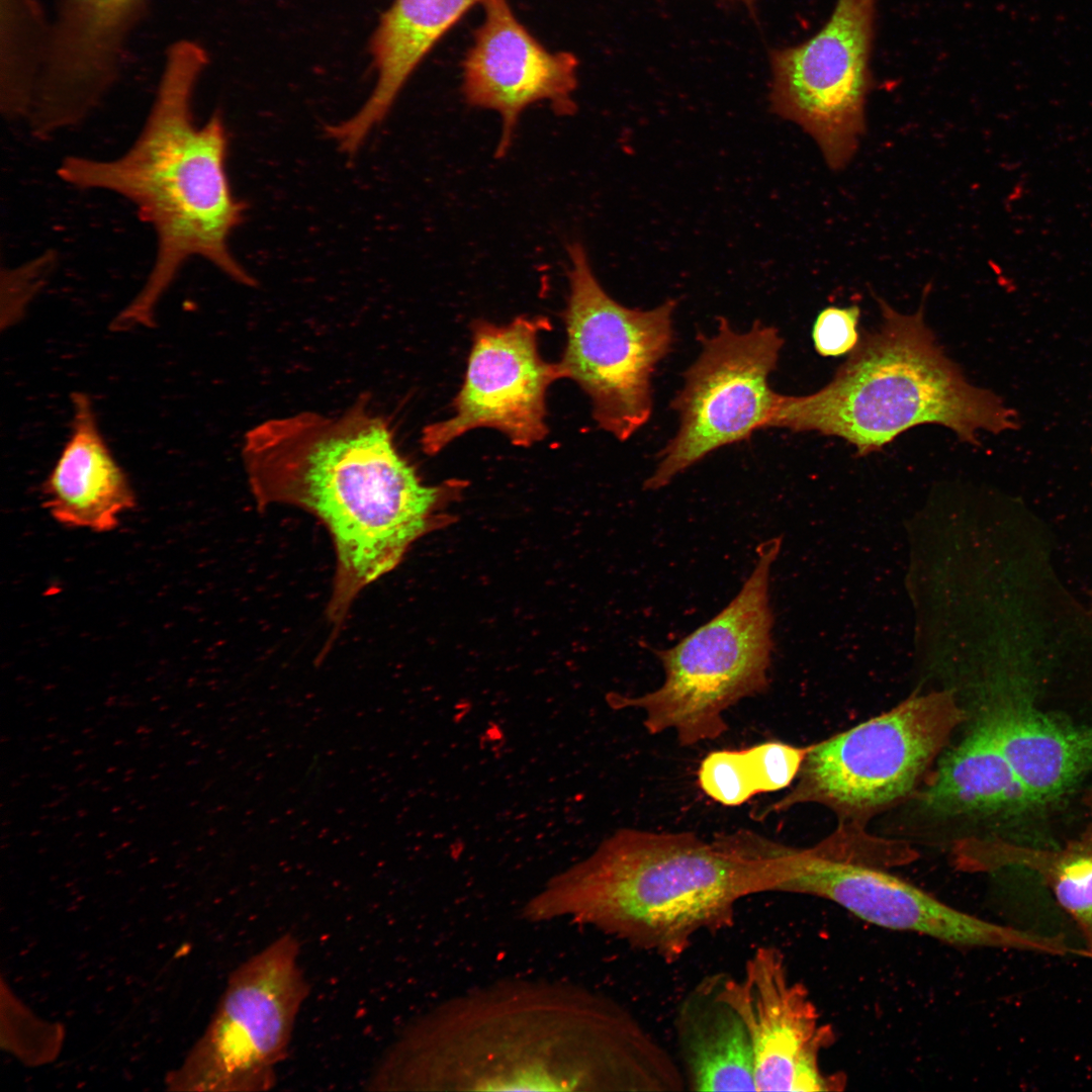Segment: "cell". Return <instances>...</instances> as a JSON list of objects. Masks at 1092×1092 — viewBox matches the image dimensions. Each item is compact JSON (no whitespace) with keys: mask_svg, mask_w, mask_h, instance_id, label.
I'll use <instances>...</instances> for the list:
<instances>
[{"mask_svg":"<svg viewBox=\"0 0 1092 1092\" xmlns=\"http://www.w3.org/2000/svg\"><path fill=\"white\" fill-rule=\"evenodd\" d=\"M380 1091L681 1092L678 1064L615 998L510 977L413 1019L370 1076Z\"/></svg>","mask_w":1092,"mask_h":1092,"instance_id":"6da1fadb","label":"cell"},{"mask_svg":"<svg viewBox=\"0 0 1092 1092\" xmlns=\"http://www.w3.org/2000/svg\"><path fill=\"white\" fill-rule=\"evenodd\" d=\"M242 455L260 502H284L323 521L338 556V604L394 568L464 487L424 484L387 423L364 402L328 416L303 412L253 427Z\"/></svg>","mask_w":1092,"mask_h":1092,"instance_id":"7a4b0ae2","label":"cell"},{"mask_svg":"<svg viewBox=\"0 0 1092 1092\" xmlns=\"http://www.w3.org/2000/svg\"><path fill=\"white\" fill-rule=\"evenodd\" d=\"M208 62L197 41L172 42L129 148L112 159L68 156L58 167V177L74 188L129 201L156 236L154 264L140 292L113 320L116 331L152 325L159 300L191 259L206 260L241 284H255L230 248L246 208L231 188L222 115L216 111L203 124L193 115L194 92Z\"/></svg>","mask_w":1092,"mask_h":1092,"instance_id":"3957f363","label":"cell"},{"mask_svg":"<svg viewBox=\"0 0 1092 1092\" xmlns=\"http://www.w3.org/2000/svg\"><path fill=\"white\" fill-rule=\"evenodd\" d=\"M767 891L764 859L721 834L623 828L553 876L521 916L568 919L672 964L699 934L731 927L740 900Z\"/></svg>","mask_w":1092,"mask_h":1092,"instance_id":"277c9868","label":"cell"},{"mask_svg":"<svg viewBox=\"0 0 1092 1092\" xmlns=\"http://www.w3.org/2000/svg\"><path fill=\"white\" fill-rule=\"evenodd\" d=\"M882 321L868 333L832 380L808 395L777 393L767 428L818 432L851 444L858 455L881 450L922 424L953 431L978 444L980 431L1016 427V415L989 390L970 384L915 313L878 298Z\"/></svg>","mask_w":1092,"mask_h":1092,"instance_id":"5b68a950","label":"cell"},{"mask_svg":"<svg viewBox=\"0 0 1092 1092\" xmlns=\"http://www.w3.org/2000/svg\"><path fill=\"white\" fill-rule=\"evenodd\" d=\"M781 544V537L762 542L752 572L729 605L676 645L655 651L664 670L659 688L614 695L612 706L642 711L648 733L671 730L681 746L721 737L728 730L724 713L768 689L769 573Z\"/></svg>","mask_w":1092,"mask_h":1092,"instance_id":"8992f818","label":"cell"},{"mask_svg":"<svg viewBox=\"0 0 1092 1092\" xmlns=\"http://www.w3.org/2000/svg\"><path fill=\"white\" fill-rule=\"evenodd\" d=\"M964 718L948 692L913 696L809 745L796 784L759 817L815 803L864 819L912 792Z\"/></svg>","mask_w":1092,"mask_h":1092,"instance_id":"52a82bcc","label":"cell"},{"mask_svg":"<svg viewBox=\"0 0 1092 1092\" xmlns=\"http://www.w3.org/2000/svg\"><path fill=\"white\" fill-rule=\"evenodd\" d=\"M567 251L561 379L573 380L587 394L599 428L623 442L651 417V379L671 350L676 302L651 309L622 305L597 280L583 246L575 242Z\"/></svg>","mask_w":1092,"mask_h":1092,"instance_id":"ba28073f","label":"cell"},{"mask_svg":"<svg viewBox=\"0 0 1092 1092\" xmlns=\"http://www.w3.org/2000/svg\"><path fill=\"white\" fill-rule=\"evenodd\" d=\"M299 952L297 938L285 933L234 970L204 1032L167 1076L170 1090L255 1092L275 1085L309 994Z\"/></svg>","mask_w":1092,"mask_h":1092,"instance_id":"9c48e42d","label":"cell"},{"mask_svg":"<svg viewBox=\"0 0 1092 1092\" xmlns=\"http://www.w3.org/2000/svg\"><path fill=\"white\" fill-rule=\"evenodd\" d=\"M699 340L700 354L671 401L677 431L645 480L647 490L666 486L710 453L767 428L778 393L769 386V376L784 345L778 329L756 322L738 332L720 317L716 332Z\"/></svg>","mask_w":1092,"mask_h":1092,"instance_id":"30bf717a","label":"cell"},{"mask_svg":"<svg viewBox=\"0 0 1092 1092\" xmlns=\"http://www.w3.org/2000/svg\"><path fill=\"white\" fill-rule=\"evenodd\" d=\"M876 18L877 0H836L813 36L770 55L771 110L810 134L834 171L851 161L867 129Z\"/></svg>","mask_w":1092,"mask_h":1092,"instance_id":"8fae6325","label":"cell"},{"mask_svg":"<svg viewBox=\"0 0 1092 1092\" xmlns=\"http://www.w3.org/2000/svg\"><path fill=\"white\" fill-rule=\"evenodd\" d=\"M768 868V892L832 901L880 927L914 932L960 947L1036 951L1038 933L994 923L943 903L869 863L832 855L818 845L797 848L753 836Z\"/></svg>","mask_w":1092,"mask_h":1092,"instance_id":"7c38bea8","label":"cell"},{"mask_svg":"<svg viewBox=\"0 0 1092 1092\" xmlns=\"http://www.w3.org/2000/svg\"><path fill=\"white\" fill-rule=\"evenodd\" d=\"M550 328V321L543 315H520L505 325L474 322L465 377L453 399V415L424 430V450L438 453L478 428L497 430L519 447L543 440L548 434L546 391L561 379L558 362L545 361L538 350L539 334Z\"/></svg>","mask_w":1092,"mask_h":1092,"instance_id":"4fadbf2b","label":"cell"},{"mask_svg":"<svg viewBox=\"0 0 1092 1092\" xmlns=\"http://www.w3.org/2000/svg\"><path fill=\"white\" fill-rule=\"evenodd\" d=\"M721 996L736 1010L750 1037L757 1091L842 1089L823 1073L820 1055L833 1042L806 987L791 978L785 954L759 945L740 975L721 976Z\"/></svg>","mask_w":1092,"mask_h":1092,"instance_id":"5bb4252c","label":"cell"},{"mask_svg":"<svg viewBox=\"0 0 1092 1092\" xmlns=\"http://www.w3.org/2000/svg\"><path fill=\"white\" fill-rule=\"evenodd\" d=\"M150 0H59L44 72L28 118L49 138L84 121L118 82Z\"/></svg>","mask_w":1092,"mask_h":1092,"instance_id":"9a60e30c","label":"cell"},{"mask_svg":"<svg viewBox=\"0 0 1092 1092\" xmlns=\"http://www.w3.org/2000/svg\"><path fill=\"white\" fill-rule=\"evenodd\" d=\"M483 19L462 62V94L467 104L502 118L495 156L512 145L522 112L544 101L558 115L575 112L577 58L548 51L516 17L507 0H485Z\"/></svg>","mask_w":1092,"mask_h":1092,"instance_id":"2e32d148","label":"cell"},{"mask_svg":"<svg viewBox=\"0 0 1092 1092\" xmlns=\"http://www.w3.org/2000/svg\"><path fill=\"white\" fill-rule=\"evenodd\" d=\"M485 0H393L370 39L376 82L360 109L326 132L346 154L356 153L382 122L399 92L439 40Z\"/></svg>","mask_w":1092,"mask_h":1092,"instance_id":"e0dca14e","label":"cell"},{"mask_svg":"<svg viewBox=\"0 0 1092 1092\" xmlns=\"http://www.w3.org/2000/svg\"><path fill=\"white\" fill-rule=\"evenodd\" d=\"M72 404L71 434L43 483L44 505L62 525L109 532L135 496L102 438L90 398L75 392Z\"/></svg>","mask_w":1092,"mask_h":1092,"instance_id":"ac0fdd59","label":"cell"},{"mask_svg":"<svg viewBox=\"0 0 1092 1092\" xmlns=\"http://www.w3.org/2000/svg\"><path fill=\"white\" fill-rule=\"evenodd\" d=\"M998 745L1031 803L1051 800L1092 771V726H1073L1002 702L975 723Z\"/></svg>","mask_w":1092,"mask_h":1092,"instance_id":"d6986e66","label":"cell"},{"mask_svg":"<svg viewBox=\"0 0 1092 1092\" xmlns=\"http://www.w3.org/2000/svg\"><path fill=\"white\" fill-rule=\"evenodd\" d=\"M721 976L705 977L680 1001L674 1030L690 1091H757L753 1051L736 1010L721 996Z\"/></svg>","mask_w":1092,"mask_h":1092,"instance_id":"ffe728a7","label":"cell"},{"mask_svg":"<svg viewBox=\"0 0 1092 1092\" xmlns=\"http://www.w3.org/2000/svg\"><path fill=\"white\" fill-rule=\"evenodd\" d=\"M921 802L930 813L965 820L1009 814L1031 803L1001 749L976 725L941 757Z\"/></svg>","mask_w":1092,"mask_h":1092,"instance_id":"44dd1931","label":"cell"},{"mask_svg":"<svg viewBox=\"0 0 1092 1092\" xmlns=\"http://www.w3.org/2000/svg\"><path fill=\"white\" fill-rule=\"evenodd\" d=\"M40 0H0V107L9 120L27 119L51 42Z\"/></svg>","mask_w":1092,"mask_h":1092,"instance_id":"7402d4cb","label":"cell"},{"mask_svg":"<svg viewBox=\"0 0 1092 1092\" xmlns=\"http://www.w3.org/2000/svg\"><path fill=\"white\" fill-rule=\"evenodd\" d=\"M1090 804V821L1076 840L1058 850L1022 846L1019 861L1042 877L1076 924L1084 941V958L1092 960V798Z\"/></svg>","mask_w":1092,"mask_h":1092,"instance_id":"603a6c76","label":"cell"},{"mask_svg":"<svg viewBox=\"0 0 1092 1092\" xmlns=\"http://www.w3.org/2000/svg\"><path fill=\"white\" fill-rule=\"evenodd\" d=\"M698 782L702 791L724 806H740L758 795L747 749H721L701 761Z\"/></svg>","mask_w":1092,"mask_h":1092,"instance_id":"cb8c5ba5","label":"cell"},{"mask_svg":"<svg viewBox=\"0 0 1092 1092\" xmlns=\"http://www.w3.org/2000/svg\"><path fill=\"white\" fill-rule=\"evenodd\" d=\"M747 749L758 793H772L792 786L798 778L809 746L765 741Z\"/></svg>","mask_w":1092,"mask_h":1092,"instance_id":"d4e9b609","label":"cell"},{"mask_svg":"<svg viewBox=\"0 0 1092 1092\" xmlns=\"http://www.w3.org/2000/svg\"><path fill=\"white\" fill-rule=\"evenodd\" d=\"M57 262L56 252L47 251L24 263L2 268V302L7 323L11 324L23 312L31 298L38 292Z\"/></svg>","mask_w":1092,"mask_h":1092,"instance_id":"484cf974","label":"cell"},{"mask_svg":"<svg viewBox=\"0 0 1092 1092\" xmlns=\"http://www.w3.org/2000/svg\"><path fill=\"white\" fill-rule=\"evenodd\" d=\"M859 316L857 305L824 308L817 315L812 331L816 352L824 357H836L851 352L859 342Z\"/></svg>","mask_w":1092,"mask_h":1092,"instance_id":"4316f807","label":"cell"},{"mask_svg":"<svg viewBox=\"0 0 1092 1092\" xmlns=\"http://www.w3.org/2000/svg\"><path fill=\"white\" fill-rule=\"evenodd\" d=\"M1090 597H1091V610H1092V592L1090 593Z\"/></svg>","mask_w":1092,"mask_h":1092,"instance_id":"83f0119b","label":"cell"}]
</instances>
